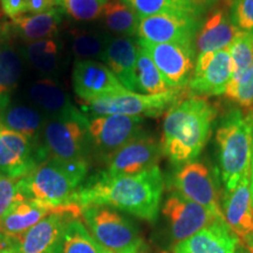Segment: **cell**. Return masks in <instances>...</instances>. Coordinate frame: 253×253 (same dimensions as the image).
Listing matches in <instances>:
<instances>
[{
  "label": "cell",
  "instance_id": "cell-16",
  "mask_svg": "<svg viewBox=\"0 0 253 253\" xmlns=\"http://www.w3.org/2000/svg\"><path fill=\"white\" fill-rule=\"evenodd\" d=\"M162 213L169 221L173 240L177 243L188 239L201 230L224 220L212 211L172 192L164 202Z\"/></svg>",
  "mask_w": 253,
  "mask_h": 253
},
{
  "label": "cell",
  "instance_id": "cell-26",
  "mask_svg": "<svg viewBox=\"0 0 253 253\" xmlns=\"http://www.w3.org/2000/svg\"><path fill=\"white\" fill-rule=\"evenodd\" d=\"M104 27L114 37L136 36L140 18L123 0H107L101 13Z\"/></svg>",
  "mask_w": 253,
  "mask_h": 253
},
{
  "label": "cell",
  "instance_id": "cell-2",
  "mask_svg": "<svg viewBox=\"0 0 253 253\" xmlns=\"http://www.w3.org/2000/svg\"><path fill=\"white\" fill-rule=\"evenodd\" d=\"M217 110L202 96L179 99L166 112L161 147L175 166L192 162L211 135Z\"/></svg>",
  "mask_w": 253,
  "mask_h": 253
},
{
  "label": "cell",
  "instance_id": "cell-14",
  "mask_svg": "<svg viewBox=\"0 0 253 253\" xmlns=\"http://www.w3.org/2000/svg\"><path fill=\"white\" fill-rule=\"evenodd\" d=\"M55 213H63L80 219L84 216V208L78 203L55 205L39 199L25 198L0 218V233L17 239L39 221Z\"/></svg>",
  "mask_w": 253,
  "mask_h": 253
},
{
  "label": "cell",
  "instance_id": "cell-12",
  "mask_svg": "<svg viewBox=\"0 0 253 253\" xmlns=\"http://www.w3.org/2000/svg\"><path fill=\"white\" fill-rule=\"evenodd\" d=\"M46 161L40 144L11 129L0 126V175L21 179Z\"/></svg>",
  "mask_w": 253,
  "mask_h": 253
},
{
  "label": "cell",
  "instance_id": "cell-41",
  "mask_svg": "<svg viewBox=\"0 0 253 253\" xmlns=\"http://www.w3.org/2000/svg\"><path fill=\"white\" fill-rule=\"evenodd\" d=\"M250 122H251V128H252V153H251V172H250V185H251V194L253 198V109L252 112L249 114Z\"/></svg>",
  "mask_w": 253,
  "mask_h": 253
},
{
  "label": "cell",
  "instance_id": "cell-37",
  "mask_svg": "<svg viewBox=\"0 0 253 253\" xmlns=\"http://www.w3.org/2000/svg\"><path fill=\"white\" fill-rule=\"evenodd\" d=\"M229 14L237 30L253 34V0H233Z\"/></svg>",
  "mask_w": 253,
  "mask_h": 253
},
{
  "label": "cell",
  "instance_id": "cell-29",
  "mask_svg": "<svg viewBox=\"0 0 253 253\" xmlns=\"http://www.w3.org/2000/svg\"><path fill=\"white\" fill-rule=\"evenodd\" d=\"M136 84H137V91L147 95L163 94L172 89L164 80L163 75L158 71L153 59L140 45L137 48V61H136Z\"/></svg>",
  "mask_w": 253,
  "mask_h": 253
},
{
  "label": "cell",
  "instance_id": "cell-17",
  "mask_svg": "<svg viewBox=\"0 0 253 253\" xmlns=\"http://www.w3.org/2000/svg\"><path fill=\"white\" fill-rule=\"evenodd\" d=\"M72 84L81 101L128 91L109 68L97 60H77L73 66Z\"/></svg>",
  "mask_w": 253,
  "mask_h": 253
},
{
  "label": "cell",
  "instance_id": "cell-38",
  "mask_svg": "<svg viewBox=\"0 0 253 253\" xmlns=\"http://www.w3.org/2000/svg\"><path fill=\"white\" fill-rule=\"evenodd\" d=\"M0 6L6 17L11 19L27 13V0H0Z\"/></svg>",
  "mask_w": 253,
  "mask_h": 253
},
{
  "label": "cell",
  "instance_id": "cell-27",
  "mask_svg": "<svg viewBox=\"0 0 253 253\" xmlns=\"http://www.w3.org/2000/svg\"><path fill=\"white\" fill-rule=\"evenodd\" d=\"M23 74V58L11 45L0 46V110L9 104V96Z\"/></svg>",
  "mask_w": 253,
  "mask_h": 253
},
{
  "label": "cell",
  "instance_id": "cell-40",
  "mask_svg": "<svg viewBox=\"0 0 253 253\" xmlns=\"http://www.w3.org/2000/svg\"><path fill=\"white\" fill-rule=\"evenodd\" d=\"M194 7L199 15H202L214 5L217 0H186Z\"/></svg>",
  "mask_w": 253,
  "mask_h": 253
},
{
  "label": "cell",
  "instance_id": "cell-3",
  "mask_svg": "<svg viewBox=\"0 0 253 253\" xmlns=\"http://www.w3.org/2000/svg\"><path fill=\"white\" fill-rule=\"evenodd\" d=\"M220 177L226 191H231L251 172L252 128L249 115L233 108L223 115L217 126Z\"/></svg>",
  "mask_w": 253,
  "mask_h": 253
},
{
  "label": "cell",
  "instance_id": "cell-28",
  "mask_svg": "<svg viewBox=\"0 0 253 253\" xmlns=\"http://www.w3.org/2000/svg\"><path fill=\"white\" fill-rule=\"evenodd\" d=\"M69 36L72 53L78 60H102L112 37L109 33L87 28H74Z\"/></svg>",
  "mask_w": 253,
  "mask_h": 253
},
{
  "label": "cell",
  "instance_id": "cell-8",
  "mask_svg": "<svg viewBox=\"0 0 253 253\" xmlns=\"http://www.w3.org/2000/svg\"><path fill=\"white\" fill-rule=\"evenodd\" d=\"M172 89L188 86L195 69V42L149 43L137 40Z\"/></svg>",
  "mask_w": 253,
  "mask_h": 253
},
{
  "label": "cell",
  "instance_id": "cell-21",
  "mask_svg": "<svg viewBox=\"0 0 253 253\" xmlns=\"http://www.w3.org/2000/svg\"><path fill=\"white\" fill-rule=\"evenodd\" d=\"M75 219L63 213L50 214L17 238L18 253H55L66 224Z\"/></svg>",
  "mask_w": 253,
  "mask_h": 253
},
{
  "label": "cell",
  "instance_id": "cell-10",
  "mask_svg": "<svg viewBox=\"0 0 253 253\" xmlns=\"http://www.w3.org/2000/svg\"><path fill=\"white\" fill-rule=\"evenodd\" d=\"M162 155L161 142L149 132L142 130L104 160L106 170L103 171L113 176L137 175L157 167Z\"/></svg>",
  "mask_w": 253,
  "mask_h": 253
},
{
  "label": "cell",
  "instance_id": "cell-11",
  "mask_svg": "<svg viewBox=\"0 0 253 253\" xmlns=\"http://www.w3.org/2000/svg\"><path fill=\"white\" fill-rule=\"evenodd\" d=\"M202 18L183 13H160L141 18L136 37L149 43L195 42Z\"/></svg>",
  "mask_w": 253,
  "mask_h": 253
},
{
  "label": "cell",
  "instance_id": "cell-45",
  "mask_svg": "<svg viewBox=\"0 0 253 253\" xmlns=\"http://www.w3.org/2000/svg\"><path fill=\"white\" fill-rule=\"evenodd\" d=\"M99 253H115V252L110 251V250L103 248V246H101V245L99 244Z\"/></svg>",
  "mask_w": 253,
  "mask_h": 253
},
{
  "label": "cell",
  "instance_id": "cell-24",
  "mask_svg": "<svg viewBox=\"0 0 253 253\" xmlns=\"http://www.w3.org/2000/svg\"><path fill=\"white\" fill-rule=\"evenodd\" d=\"M47 120L33 107L13 104L0 110V126L23 134L36 144H40Z\"/></svg>",
  "mask_w": 253,
  "mask_h": 253
},
{
  "label": "cell",
  "instance_id": "cell-39",
  "mask_svg": "<svg viewBox=\"0 0 253 253\" xmlns=\"http://www.w3.org/2000/svg\"><path fill=\"white\" fill-rule=\"evenodd\" d=\"M56 0H27V13L39 14L55 8Z\"/></svg>",
  "mask_w": 253,
  "mask_h": 253
},
{
  "label": "cell",
  "instance_id": "cell-4",
  "mask_svg": "<svg viewBox=\"0 0 253 253\" xmlns=\"http://www.w3.org/2000/svg\"><path fill=\"white\" fill-rule=\"evenodd\" d=\"M88 169V161L62 162L47 158L20 179V190L26 198L50 204L75 203V194L84 184Z\"/></svg>",
  "mask_w": 253,
  "mask_h": 253
},
{
  "label": "cell",
  "instance_id": "cell-19",
  "mask_svg": "<svg viewBox=\"0 0 253 253\" xmlns=\"http://www.w3.org/2000/svg\"><path fill=\"white\" fill-rule=\"evenodd\" d=\"M137 41L128 37H110L102 60L109 71L129 91H137L136 84V61Z\"/></svg>",
  "mask_w": 253,
  "mask_h": 253
},
{
  "label": "cell",
  "instance_id": "cell-18",
  "mask_svg": "<svg viewBox=\"0 0 253 253\" xmlns=\"http://www.w3.org/2000/svg\"><path fill=\"white\" fill-rule=\"evenodd\" d=\"M223 216L240 242H253V198L250 185V176L244 177L231 191H226L223 203Z\"/></svg>",
  "mask_w": 253,
  "mask_h": 253
},
{
  "label": "cell",
  "instance_id": "cell-48",
  "mask_svg": "<svg viewBox=\"0 0 253 253\" xmlns=\"http://www.w3.org/2000/svg\"><path fill=\"white\" fill-rule=\"evenodd\" d=\"M123 1H125V0H123Z\"/></svg>",
  "mask_w": 253,
  "mask_h": 253
},
{
  "label": "cell",
  "instance_id": "cell-34",
  "mask_svg": "<svg viewBox=\"0 0 253 253\" xmlns=\"http://www.w3.org/2000/svg\"><path fill=\"white\" fill-rule=\"evenodd\" d=\"M223 95L242 108L253 109V67L240 75H232Z\"/></svg>",
  "mask_w": 253,
  "mask_h": 253
},
{
  "label": "cell",
  "instance_id": "cell-22",
  "mask_svg": "<svg viewBox=\"0 0 253 253\" xmlns=\"http://www.w3.org/2000/svg\"><path fill=\"white\" fill-rule=\"evenodd\" d=\"M239 33L240 31L232 24L225 9L213 8L201 25L195 39V47L198 54L226 49Z\"/></svg>",
  "mask_w": 253,
  "mask_h": 253
},
{
  "label": "cell",
  "instance_id": "cell-35",
  "mask_svg": "<svg viewBox=\"0 0 253 253\" xmlns=\"http://www.w3.org/2000/svg\"><path fill=\"white\" fill-rule=\"evenodd\" d=\"M232 75H240L253 67V34L240 32L229 46Z\"/></svg>",
  "mask_w": 253,
  "mask_h": 253
},
{
  "label": "cell",
  "instance_id": "cell-13",
  "mask_svg": "<svg viewBox=\"0 0 253 253\" xmlns=\"http://www.w3.org/2000/svg\"><path fill=\"white\" fill-rule=\"evenodd\" d=\"M144 119L123 115L94 116L88 122V137L90 148L104 160L122 145L140 134Z\"/></svg>",
  "mask_w": 253,
  "mask_h": 253
},
{
  "label": "cell",
  "instance_id": "cell-7",
  "mask_svg": "<svg viewBox=\"0 0 253 253\" xmlns=\"http://www.w3.org/2000/svg\"><path fill=\"white\" fill-rule=\"evenodd\" d=\"M84 225L95 242L115 253H135L142 240L136 226L116 209L90 205L84 209Z\"/></svg>",
  "mask_w": 253,
  "mask_h": 253
},
{
  "label": "cell",
  "instance_id": "cell-5",
  "mask_svg": "<svg viewBox=\"0 0 253 253\" xmlns=\"http://www.w3.org/2000/svg\"><path fill=\"white\" fill-rule=\"evenodd\" d=\"M89 119L81 109L73 107L67 112L50 116L46 121L40 143L47 158L77 162L88 161L89 137H88Z\"/></svg>",
  "mask_w": 253,
  "mask_h": 253
},
{
  "label": "cell",
  "instance_id": "cell-44",
  "mask_svg": "<svg viewBox=\"0 0 253 253\" xmlns=\"http://www.w3.org/2000/svg\"><path fill=\"white\" fill-rule=\"evenodd\" d=\"M0 253H18V244H17V239H15L14 243H12L11 245H8L7 248L2 249Z\"/></svg>",
  "mask_w": 253,
  "mask_h": 253
},
{
  "label": "cell",
  "instance_id": "cell-46",
  "mask_svg": "<svg viewBox=\"0 0 253 253\" xmlns=\"http://www.w3.org/2000/svg\"><path fill=\"white\" fill-rule=\"evenodd\" d=\"M135 253H147V252H144V251H142V250L140 249V250H137V251H136Z\"/></svg>",
  "mask_w": 253,
  "mask_h": 253
},
{
  "label": "cell",
  "instance_id": "cell-30",
  "mask_svg": "<svg viewBox=\"0 0 253 253\" xmlns=\"http://www.w3.org/2000/svg\"><path fill=\"white\" fill-rule=\"evenodd\" d=\"M21 54L34 69L48 74L58 67L61 48L55 39H43L28 42Z\"/></svg>",
  "mask_w": 253,
  "mask_h": 253
},
{
  "label": "cell",
  "instance_id": "cell-32",
  "mask_svg": "<svg viewBox=\"0 0 253 253\" xmlns=\"http://www.w3.org/2000/svg\"><path fill=\"white\" fill-rule=\"evenodd\" d=\"M125 1L134 9L140 19L160 13H183L202 17L186 0H125Z\"/></svg>",
  "mask_w": 253,
  "mask_h": 253
},
{
  "label": "cell",
  "instance_id": "cell-15",
  "mask_svg": "<svg viewBox=\"0 0 253 253\" xmlns=\"http://www.w3.org/2000/svg\"><path fill=\"white\" fill-rule=\"evenodd\" d=\"M233 68L229 49L198 54L195 69L188 84L190 94L195 96H216L225 90Z\"/></svg>",
  "mask_w": 253,
  "mask_h": 253
},
{
  "label": "cell",
  "instance_id": "cell-23",
  "mask_svg": "<svg viewBox=\"0 0 253 253\" xmlns=\"http://www.w3.org/2000/svg\"><path fill=\"white\" fill-rule=\"evenodd\" d=\"M62 13L59 8H53L39 14H23L11 19L5 24V33H13L26 42L53 39L59 33Z\"/></svg>",
  "mask_w": 253,
  "mask_h": 253
},
{
  "label": "cell",
  "instance_id": "cell-43",
  "mask_svg": "<svg viewBox=\"0 0 253 253\" xmlns=\"http://www.w3.org/2000/svg\"><path fill=\"white\" fill-rule=\"evenodd\" d=\"M236 253H253V248L239 240V244L237 246Z\"/></svg>",
  "mask_w": 253,
  "mask_h": 253
},
{
  "label": "cell",
  "instance_id": "cell-31",
  "mask_svg": "<svg viewBox=\"0 0 253 253\" xmlns=\"http://www.w3.org/2000/svg\"><path fill=\"white\" fill-rule=\"evenodd\" d=\"M55 253H99V244L80 219L66 224Z\"/></svg>",
  "mask_w": 253,
  "mask_h": 253
},
{
  "label": "cell",
  "instance_id": "cell-42",
  "mask_svg": "<svg viewBox=\"0 0 253 253\" xmlns=\"http://www.w3.org/2000/svg\"><path fill=\"white\" fill-rule=\"evenodd\" d=\"M14 242H15V239L9 238V237H6L0 233V251H1L2 249L7 248L8 245H11L12 243H14Z\"/></svg>",
  "mask_w": 253,
  "mask_h": 253
},
{
  "label": "cell",
  "instance_id": "cell-9",
  "mask_svg": "<svg viewBox=\"0 0 253 253\" xmlns=\"http://www.w3.org/2000/svg\"><path fill=\"white\" fill-rule=\"evenodd\" d=\"M175 194L197 203L224 218L220 207V195L214 177L204 163L198 161L179 166L171 178Z\"/></svg>",
  "mask_w": 253,
  "mask_h": 253
},
{
  "label": "cell",
  "instance_id": "cell-33",
  "mask_svg": "<svg viewBox=\"0 0 253 253\" xmlns=\"http://www.w3.org/2000/svg\"><path fill=\"white\" fill-rule=\"evenodd\" d=\"M107 0H56L62 14L78 23H90L101 19Z\"/></svg>",
  "mask_w": 253,
  "mask_h": 253
},
{
  "label": "cell",
  "instance_id": "cell-36",
  "mask_svg": "<svg viewBox=\"0 0 253 253\" xmlns=\"http://www.w3.org/2000/svg\"><path fill=\"white\" fill-rule=\"evenodd\" d=\"M25 198L26 197L20 190V179L0 175V218Z\"/></svg>",
  "mask_w": 253,
  "mask_h": 253
},
{
  "label": "cell",
  "instance_id": "cell-25",
  "mask_svg": "<svg viewBox=\"0 0 253 253\" xmlns=\"http://www.w3.org/2000/svg\"><path fill=\"white\" fill-rule=\"evenodd\" d=\"M28 94L32 103L50 116L59 115L74 107L61 84L48 78L34 82L30 87Z\"/></svg>",
  "mask_w": 253,
  "mask_h": 253
},
{
  "label": "cell",
  "instance_id": "cell-6",
  "mask_svg": "<svg viewBox=\"0 0 253 253\" xmlns=\"http://www.w3.org/2000/svg\"><path fill=\"white\" fill-rule=\"evenodd\" d=\"M183 94V89H171L157 95L128 90L90 101H81V110L94 116L123 115L134 118H155L167 112L173 103L182 99Z\"/></svg>",
  "mask_w": 253,
  "mask_h": 253
},
{
  "label": "cell",
  "instance_id": "cell-47",
  "mask_svg": "<svg viewBox=\"0 0 253 253\" xmlns=\"http://www.w3.org/2000/svg\"><path fill=\"white\" fill-rule=\"evenodd\" d=\"M250 246H251V248H253V243H252V244H251V245H250Z\"/></svg>",
  "mask_w": 253,
  "mask_h": 253
},
{
  "label": "cell",
  "instance_id": "cell-20",
  "mask_svg": "<svg viewBox=\"0 0 253 253\" xmlns=\"http://www.w3.org/2000/svg\"><path fill=\"white\" fill-rule=\"evenodd\" d=\"M239 238L219 220L173 246L172 253H236Z\"/></svg>",
  "mask_w": 253,
  "mask_h": 253
},
{
  "label": "cell",
  "instance_id": "cell-1",
  "mask_svg": "<svg viewBox=\"0 0 253 253\" xmlns=\"http://www.w3.org/2000/svg\"><path fill=\"white\" fill-rule=\"evenodd\" d=\"M164 190L160 168L154 167L137 175H108L101 171L84 182L74 202L82 208L104 205L149 221L158 216Z\"/></svg>",
  "mask_w": 253,
  "mask_h": 253
}]
</instances>
